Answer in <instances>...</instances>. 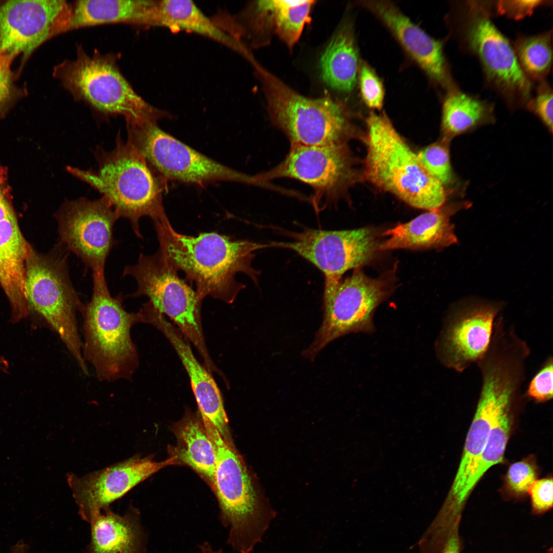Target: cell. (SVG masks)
<instances>
[{
    "label": "cell",
    "instance_id": "obj_17",
    "mask_svg": "<svg viewBox=\"0 0 553 553\" xmlns=\"http://www.w3.org/2000/svg\"><path fill=\"white\" fill-rule=\"evenodd\" d=\"M177 463L174 457L157 462L134 456L108 467L79 476L69 473L67 482L81 518L90 523L110 504L163 467Z\"/></svg>",
    "mask_w": 553,
    "mask_h": 553
},
{
    "label": "cell",
    "instance_id": "obj_29",
    "mask_svg": "<svg viewBox=\"0 0 553 553\" xmlns=\"http://www.w3.org/2000/svg\"><path fill=\"white\" fill-rule=\"evenodd\" d=\"M492 116V110L485 102L463 93L452 91L442 105V139L450 142L454 137L487 123Z\"/></svg>",
    "mask_w": 553,
    "mask_h": 553
},
{
    "label": "cell",
    "instance_id": "obj_13",
    "mask_svg": "<svg viewBox=\"0 0 553 553\" xmlns=\"http://www.w3.org/2000/svg\"><path fill=\"white\" fill-rule=\"evenodd\" d=\"M58 245L75 254L93 273H104L108 256L115 245L114 226L119 217L102 196L91 200H66L55 214Z\"/></svg>",
    "mask_w": 553,
    "mask_h": 553
},
{
    "label": "cell",
    "instance_id": "obj_31",
    "mask_svg": "<svg viewBox=\"0 0 553 553\" xmlns=\"http://www.w3.org/2000/svg\"><path fill=\"white\" fill-rule=\"evenodd\" d=\"M551 41V33H546L521 37L516 41L515 52L526 76L540 79L549 72L552 63Z\"/></svg>",
    "mask_w": 553,
    "mask_h": 553
},
{
    "label": "cell",
    "instance_id": "obj_22",
    "mask_svg": "<svg viewBox=\"0 0 553 553\" xmlns=\"http://www.w3.org/2000/svg\"><path fill=\"white\" fill-rule=\"evenodd\" d=\"M471 206L467 201L443 205L383 232L386 239L379 250L442 249L458 242L451 217Z\"/></svg>",
    "mask_w": 553,
    "mask_h": 553
},
{
    "label": "cell",
    "instance_id": "obj_35",
    "mask_svg": "<svg viewBox=\"0 0 553 553\" xmlns=\"http://www.w3.org/2000/svg\"><path fill=\"white\" fill-rule=\"evenodd\" d=\"M361 98L370 108L380 110L382 107L385 91L383 84L374 71L363 62L358 72Z\"/></svg>",
    "mask_w": 553,
    "mask_h": 553
},
{
    "label": "cell",
    "instance_id": "obj_16",
    "mask_svg": "<svg viewBox=\"0 0 553 553\" xmlns=\"http://www.w3.org/2000/svg\"><path fill=\"white\" fill-rule=\"evenodd\" d=\"M503 303L470 301L454 307L445 316L435 343L437 357L445 367L461 373L487 350Z\"/></svg>",
    "mask_w": 553,
    "mask_h": 553
},
{
    "label": "cell",
    "instance_id": "obj_12",
    "mask_svg": "<svg viewBox=\"0 0 553 553\" xmlns=\"http://www.w3.org/2000/svg\"><path fill=\"white\" fill-rule=\"evenodd\" d=\"M352 160L345 143L325 145H291L284 160L270 170L256 175L260 181L290 178L310 186L316 209L322 201L336 199L353 180Z\"/></svg>",
    "mask_w": 553,
    "mask_h": 553
},
{
    "label": "cell",
    "instance_id": "obj_28",
    "mask_svg": "<svg viewBox=\"0 0 553 553\" xmlns=\"http://www.w3.org/2000/svg\"><path fill=\"white\" fill-rule=\"evenodd\" d=\"M178 445L174 457L177 463H183L212 482L216 466V455L203 423L188 416L177 427Z\"/></svg>",
    "mask_w": 553,
    "mask_h": 553
},
{
    "label": "cell",
    "instance_id": "obj_39",
    "mask_svg": "<svg viewBox=\"0 0 553 553\" xmlns=\"http://www.w3.org/2000/svg\"><path fill=\"white\" fill-rule=\"evenodd\" d=\"M529 492L533 507L538 511H544L552 505V480L544 478L535 480L529 486Z\"/></svg>",
    "mask_w": 553,
    "mask_h": 553
},
{
    "label": "cell",
    "instance_id": "obj_18",
    "mask_svg": "<svg viewBox=\"0 0 553 553\" xmlns=\"http://www.w3.org/2000/svg\"><path fill=\"white\" fill-rule=\"evenodd\" d=\"M481 381L476 412L451 490L452 496L458 507L464 501L465 487L493 428L504 412L513 410L515 403L520 398L518 386L507 377L488 375L483 377Z\"/></svg>",
    "mask_w": 553,
    "mask_h": 553
},
{
    "label": "cell",
    "instance_id": "obj_6",
    "mask_svg": "<svg viewBox=\"0 0 553 553\" xmlns=\"http://www.w3.org/2000/svg\"><path fill=\"white\" fill-rule=\"evenodd\" d=\"M53 75L74 99L106 115H120L127 126L157 121L164 112L145 101L121 73L115 57L78 48L76 57L55 67Z\"/></svg>",
    "mask_w": 553,
    "mask_h": 553
},
{
    "label": "cell",
    "instance_id": "obj_8",
    "mask_svg": "<svg viewBox=\"0 0 553 553\" xmlns=\"http://www.w3.org/2000/svg\"><path fill=\"white\" fill-rule=\"evenodd\" d=\"M273 123L291 145L345 143L351 127L344 108L328 95L306 97L291 89L256 63Z\"/></svg>",
    "mask_w": 553,
    "mask_h": 553
},
{
    "label": "cell",
    "instance_id": "obj_24",
    "mask_svg": "<svg viewBox=\"0 0 553 553\" xmlns=\"http://www.w3.org/2000/svg\"><path fill=\"white\" fill-rule=\"evenodd\" d=\"M160 1L81 0L72 5L69 31L105 24L160 26Z\"/></svg>",
    "mask_w": 553,
    "mask_h": 553
},
{
    "label": "cell",
    "instance_id": "obj_20",
    "mask_svg": "<svg viewBox=\"0 0 553 553\" xmlns=\"http://www.w3.org/2000/svg\"><path fill=\"white\" fill-rule=\"evenodd\" d=\"M360 3L386 25L411 57L431 79L444 86L449 84L446 63L439 41L428 35L389 2L367 1Z\"/></svg>",
    "mask_w": 553,
    "mask_h": 553
},
{
    "label": "cell",
    "instance_id": "obj_36",
    "mask_svg": "<svg viewBox=\"0 0 553 553\" xmlns=\"http://www.w3.org/2000/svg\"><path fill=\"white\" fill-rule=\"evenodd\" d=\"M552 357L548 356L540 369L530 381L525 392L526 397L537 402H544L552 398Z\"/></svg>",
    "mask_w": 553,
    "mask_h": 553
},
{
    "label": "cell",
    "instance_id": "obj_42",
    "mask_svg": "<svg viewBox=\"0 0 553 553\" xmlns=\"http://www.w3.org/2000/svg\"><path fill=\"white\" fill-rule=\"evenodd\" d=\"M200 553H223L221 549H215L208 542H204L199 545Z\"/></svg>",
    "mask_w": 553,
    "mask_h": 553
},
{
    "label": "cell",
    "instance_id": "obj_25",
    "mask_svg": "<svg viewBox=\"0 0 553 553\" xmlns=\"http://www.w3.org/2000/svg\"><path fill=\"white\" fill-rule=\"evenodd\" d=\"M90 523L91 540L87 553H145L144 532L135 508L120 515L108 507Z\"/></svg>",
    "mask_w": 553,
    "mask_h": 553
},
{
    "label": "cell",
    "instance_id": "obj_2",
    "mask_svg": "<svg viewBox=\"0 0 553 553\" xmlns=\"http://www.w3.org/2000/svg\"><path fill=\"white\" fill-rule=\"evenodd\" d=\"M97 167L82 169L69 166L67 171L102 194L119 218L127 219L140 238L139 221L151 218L154 223L168 220L162 204V187L142 153L129 140H122L119 133L115 148L95 152Z\"/></svg>",
    "mask_w": 553,
    "mask_h": 553
},
{
    "label": "cell",
    "instance_id": "obj_4",
    "mask_svg": "<svg viewBox=\"0 0 553 553\" xmlns=\"http://www.w3.org/2000/svg\"><path fill=\"white\" fill-rule=\"evenodd\" d=\"M201 418L216 455L211 483L220 509V521L228 529V545L250 553L275 517L256 491L240 456L206 417Z\"/></svg>",
    "mask_w": 553,
    "mask_h": 553
},
{
    "label": "cell",
    "instance_id": "obj_32",
    "mask_svg": "<svg viewBox=\"0 0 553 553\" xmlns=\"http://www.w3.org/2000/svg\"><path fill=\"white\" fill-rule=\"evenodd\" d=\"M512 411L504 412L493 428L475 469L465 487L463 494L465 500L484 473L494 465L502 462L510 433Z\"/></svg>",
    "mask_w": 553,
    "mask_h": 553
},
{
    "label": "cell",
    "instance_id": "obj_19",
    "mask_svg": "<svg viewBox=\"0 0 553 553\" xmlns=\"http://www.w3.org/2000/svg\"><path fill=\"white\" fill-rule=\"evenodd\" d=\"M472 12L467 26V40L487 78L503 92L527 100L530 83L514 49L484 12L478 10Z\"/></svg>",
    "mask_w": 553,
    "mask_h": 553
},
{
    "label": "cell",
    "instance_id": "obj_34",
    "mask_svg": "<svg viewBox=\"0 0 553 553\" xmlns=\"http://www.w3.org/2000/svg\"><path fill=\"white\" fill-rule=\"evenodd\" d=\"M14 59L0 52V118L3 117L25 94L16 85V74L12 71Z\"/></svg>",
    "mask_w": 553,
    "mask_h": 553
},
{
    "label": "cell",
    "instance_id": "obj_3",
    "mask_svg": "<svg viewBox=\"0 0 553 553\" xmlns=\"http://www.w3.org/2000/svg\"><path fill=\"white\" fill-rule=\"evenodd\" d=\"M366 125L365 178L414 207L430 211L442 207L444 186L427 171L387 116L372 112Z\"/></svg>",
    "mask_w": 553,
    "mask_h": 553
},
{
    "label": "cell",
    "instance_id": "obj_5",
    "mask_svg": "<svg viewBox=\"0 0 553 553\" xmlns=\"http://www.w3.org/2000/svg\"><path fill=\"white\" fill-rule=\"evenodd\" d=\"M93 294L83 305L84 361L94 367L99 381L131 380L139 365L138 355L131 335L139 316L126 311L122 295L112 296L104 273H93Z\"/></svg>",
    "mask_w": 553,
    "mask_h": 553
},
{
    "label": "cell",
    "instance_id": "obj_7",
    "mask_svg": "<svg viewBox=\"0 0 553 553\" xmlns=\"http://www.w3.org/2000/svg\"><path fill=\"white\" fill-rule=\"evenodd\" d=\"M68 254L59 245L48 255L37 253L30 246L25 266L26 297L29 307L58 334L82 373L88 375L76 318L84 304L70 279Z\"/></svg>",
    "mask_w": 553,
    "mask_h": 553
},
{
    "label": "cell",
    "instance_id": "obj_27",
    "mask_svg": "<svg viewBox=\"0 0 553 553\" xmlns=\"http://www.w3.org/2000/svg\"><path fill=\"white\" fill-rule=\"evenodd\" d=\"M322 78L331 88L349 92L354 88L358 70V52L351 25L342 26L320 59Z\"/></svg>",
    "mask_w": 553,
    "mask_h": 553
},
{
    "label": "cell",
    "instance_id": "obj_38",
    "mask_svg": "<svg viewBox=\"0 0 553 553\" xmlns=\"http://www.w3.org/2000/svg\"><path fill=\"white\" fill-rule=\"evenodd\" d=\"M540 87L536 97L528 107L544 123L549 132L552 131L553 97L552 90L545 85Z\"/></svg>",
    "mask_w": 553,
    "mask_h": 553
},
{
    "label": "cell",
    "instance_id": "obj_1",
    "mask_svg": "<svg viewBox=\"0 0 553 553\" xmlns=\"http://www.w3.org/2000/svg\"><path fill=\"white\" fill-rule=\"evenodd\" d=\"M158 250L165 261L196 287L202 300L207 296L232 303L245 285L236 279L238 273L257 282L258 272L251 266L254 252L265 244L236 240L217 232L197 236L179 233L169 221L154 223Z\"/></svg>",
    "mask_w": 553,
    "mask_h": 553
},
{
    "label": "cell",
    "instance_id": "obj_33",
    "mask_svg": "<svg viewBox=\"0 0 553 553\" xmlns=\"http://www.w3.org/2000/svg\"><path fill=\"white\" fill-rule=\"evenodd\" d=\"M449 143V141L442 139L417 153L427 171L444 186L450 184L453 178Z\"/></svg>",
    "mask_w": 553,
    "mask_h": 553
},
{
    "label": "cell",
    "instance_id": "obj_9",
    "mask_svg": "<svg viewBox=\"0 0 553 553\" xmlns=\"http://www.w3.org/2000/svg\"><path fill=\"white\" fill-rule=\"evenodd\" d=\"M130 275L137 284L134 297L147 296L148 302L163 315L168 316L194 345L210 372L217 368L207 350L201 317L202 300L164 259L160 252L150 256L141 253L138 262L126 266L123 276Z\"/></svg>",
    "mask_w": 553,
    "mask_h": 553
},
{
    "label": "cell",
    "instance_id": "obj_43",
    "mask_svg": "<svg viewBox=\"0 0 553 553\" xmlns=\"http://www.w3.org/2000/svg\"><path fill=\"white\" fill-rule=\"evenodd\" d=\"M8 365L7 359L5 357L0 355V371H3L5 370Z\"/></svg>",
    "mask_w": 553,
    "mask_h": 553
},
{
    "label": "cell",
    "instance_id": "obj_30",
    "mask_svg": "<svg viewBox=\"0 0 553 553\" xmlns=\"http://www.w3.org/2000/svg\"><path fill=\"white\" fill-rule=\"evenodd\" d=\"M313 1H266L275 32L289 48L298 41L305 25L310 22Z\"/></svg>",
    "mask_w": 553,
    "mask_h": 553
},
{
    "label": "cell",
    "instance_id": "obj_23",
    "mask_svg": "<svg viewBox=\"0 0 553 553\" xmlns=\"http://www.w3.org/2000/svg\"><path fill=\"white\" fill-rule=\"evenodd\" d=\"M9 183L0 179V285L7 297L25 292L26 260L30 247L18 224Z\"/></svg>",
    "mask_w": 553,
    "mask_h": 553
},
{
    "label": "cell",
    "instance_id": "obj_10",
    "mask_svg": "<svg viewBox=\"0 0 553 553\" xmlns=\"http://www.w3.org/2000/svg\"><path fill=\"white\" fill-rule=\"evenodd\" d=\"M388 284L385 277L371 278L359 270L344 279L325 280L323 321L304 356L313 360L338 337L352 333L373 332V314L387 295Z\"/></svg>",
    "mask_w": 553,
    "mask_h": 553
},
{
    "label": "cell",
    "instance_id": "obj_37",
    "mask_svg": "<svg viewBox=\"0 0 553 553\" xmlns=\"http://www.w3.org/2000/svg\"><path fill=\"white\" fill-rule=\"evenodd\" d=\"M536 471L533 464L522 460L512 464L509 467L506 483L513 493L522 494L528 491L530 484L536 480Z\"/></svg>",
    "mask_w": 553,
    "mask_h": 553
},
{
    "label": "cell",
    "instance_id": "obj_21",
    "mask_svg": "<svg viewBox=\"0 0 553 553\" xmlns=\"http://www.w3.org/2000/svg\"><path fill=\"white\" fill-rule=\"evenodd\" d=\"M148 324L165 335L179 355L189 376L201 415L210 421L223 438L230 442L228 420L219 389L210 372L199 363L180 331L163 314L153 313Z\"/></svg>",
    "mask_w": 553,
    "mask_h": 553
},
{
    "label": "cell",
    "instance_id": "obj_11",
    "mask_svg": "<svg viewBox=\"0 0 553 553\" xmlns=\"http://www.w3.org/2000/svg\"><path fill=\"white\" fill-rule=\"evenodd\" d=\"M156 123L127 127V139L163 178L200 185L224 181L265 187L255 175L238 172L210 159L167 134Z\"/></svg>",
    "mask_w": 553,
    "mask_h": 553
},
{
    "label": "cell",
    "instance_id": "obj_40",
    "mask_svg": "<svg viewBox=\"0 0 553 553\" xmlns=\"http://www.w3.org/2000/svg\"><path fill=\"white\" fill-rule=\"evenodd\" d=\"M543 1H499L498 11L514 19H520L531 14L534 9L545 3Z\"/></svg>",
    "mask_w": 553,
    "mask_h": 553
},
{
    "label": "cell",
    "instance_id": "obj_26",
    "mask_svg": "<svg viewBox=\"0 0 553 553\" xmlns=\"http://www.w3.org/2000/svg\"><path fill=\"white\" fill-rule=\"evenodd\" d=\"M160 26L172 31L185 30L216 41L245 57L249 52L241 41L221 29L192 1H160Z\"/></svg>",
    "mask_w": 553,
    "mask_h": 553
},
{
    "label": "cell",
    "instance_id": "obj_14",
    "mask_svg": "<svg viewBox=\"0 0 553 553\" xmlns=\"http://www.w3.org/2000/svg\"><path fill=\"white\" fill-rule=\"evenodd\" d=\"M72 5L63 0H12L0 4V52L23 67L41 45L69 31Z\"/></svg>",
    "mask_w": 553,
    "mask_h": 553
},
{
    "label": "cell",
    "instance_id": "obj_15",
    "mask_svg": "<svg viewBox=\"0 0 553 553\" xmlns=\"http://www.w3.org/2000/svg\"><path fill=\"white\" fill-rule=\"evenodd\" d=\"M291 240L266 244L294 251L321 271L325 280H337L348 270L370 262L379 250L373 229L369 228L326 230L305 229L290 233Z\"/></svg>",
    "mask_w": 553,
    "mask_h": 553
},
{
    "label": "cell",
    "instance_id": "obj_41",
    "mask_svg": "<svg viewBox=\"0 0 553 553\" xmlns=\"http://www.w3.org/2000/svg\"><path fill=\"white\" fill-rule=\"evenodd\" d=\"M444 553H459V543L455 536L450 539Z\"/></svg>",
    "mask_w": 553,
    "mask_h": 553
}]
</instances>
